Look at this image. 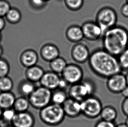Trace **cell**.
<instances>
[{
	"label": "cell",
	"mask_w": 128,
	"mask_h": 127,
	"mask_svg": "<svg viewBox=\"0 0 128 127\" xmlns=\"http://www.w3.org/2000/svg\"><path fill=\"white\" fill-rule=\"evenodd\" d=\"M96 86L93 81L85 79L76 84L70 85L68 91L69 98L78 101H83L89 96L94 95Z\"/></svg>",
	"instance_id": "obj_4"
},
{
	"label": "cell",
	"mask_w": 128,
	"mask_h": 127,
	"mask_svg": "<svg viewBox=\"0 0 128 127\" xmlns=\"http://www.w3.org/2000/svg\"><path fill=\"white\" fill-rule=\"evenodd\" d=\"M16 98L13 94L9 92H3L0 94V108L6 109L14 107Z\"/></svg>",
	"instance_id": "obj_19"
},
{
	"label": "cell",
	"mask_w": 128,
	"mask_h": 127,
	"mask_svg": "<svg viewBox=\"0 0 128 127\" xmlns=\"http://www.w3.org/2000/svg\"><path fill=\"white\" fill-rule=\"evenodd\" d=\"M29 3L32 8L35 10H40L46 7L48 2L44 0H29Z\"/></svg>",
	"instance_id": "obj_29"
},
{
	"label": "cell",
	"mask_w": 128,
	"mask_h": 127,
	"mask_svg": "<svg viewBox=\"0 0 128 127\" xmlns=\"http://www.w3.org/2000/svg\"><path fill=\"white\" fill-rule=\"evenodd\" d=\"M68 64L65 59L59 56L50 62V67L52 71L61 74Z\"/></svg>",
	"instance_id": "obj_21"
},
{
	"label": "cell",
	"mask_w": 128,
	"mask_h": 127,
	"mask_svg": "<svg viewBox=\"0 0 128 127\" xmlns=\"http://www.w3.org/2000/svg\"><path fill=\"white\" fill-rule=\"evenodd\" d=\"M126 2L128 3V0H126Z\"/></svg>",
	"instance_id": "obj_46"
},
{
	"label": "cell",
	"mask_w": 128,
	"mask_h": 127,
	"mask_svg": "<svg viewBox=\"0 0 128 127\" xmlns=\"http://www.w3.org/2000/svg\"><path fill=\"white\" fill-rule=\"evenodd\" d=\"M13 87V82L10 78L6 76L0 78V90L2 92H9Z\"/></svg>",
	"instance_id": "obj_27"
},
{
	"label": "cell",
	"mask_w": 128,
	"mask_h": 127,
	"mask_svg": "<svg viewBox=\"0 0 128 127\" xmlns=\"http://www.w3.org/2000/svg\"><path fill=\"white\" fill-rule=\"evenodd\" d=\"M68 98L69 96L65 90L58 88L52 91L51 103L62 105Z\"/></svg>",
	"instance_id": "obj_22"
},
{
	"label": "cell",
	"mask_w": 128,
	"mask_h": 127,
	"mask_svg": "<svg viewBox=\"0 0 128 127\" xmlns=\"http://www.w3.org/2000/svg\"><path fill=\"white\" fill-rule=\"evenodd\" d=\"M88 62L94 73L104 79L122 72L118 57L103 48H98L92 52Z\"/></svg>",
	"instance_id": "obj_1"
},
{
	"label": "cell",
	"mask_w": 128,
	"mask_h": 127,
	"mask_svg": "<svg viewBox=\"0 0 128 127\" xmlns=\"http://www.w3.org/2000/svg\"><path fill=\"white\" fill-rule=\"evenodd\" d=\"M35 117L28 111L17 112L13 120V126L16 127H34L35 126Z\"/></svg>",
	"instance_id": "obj_12"
},
{
	"label": "cell",
	"mask_w": 128,
	"mask_h": 127,
	"mask_svg": "<svg viewBox=\"0 0 128 127\" xmlns=\"http://www.w3.org/2000/svg\"><path fill=\"white\" fill-rule=\"evenodd\" d=\"M121 94L122 95V96L125 98H128V86H127L125 88V89L123 90L122 91V92Z\"/></svg>",
	"instance_id": "obj_37"
},
{
	"label": "cell",
	"mask_w": 128,
	"mask_h": 127,
	"mask_svg": "<svg viewBox=\"0 0 128 127\" xmlns=\"http://www.w3.org/2000/svg\"><path fill=\"white\" fill-rule=\"evenodd\" d=\"M14 127V126H13V125H12V126H8V127Z\"/></svg>",
	"instance_id": "obj_45"
},
{
	"label": "cell",
	"mask_w": 128,
	"mask_h": 127,
	"mask_svg": "<svg viewBox=\"0 0 128 127\" xmlns=\"http://www.w3.org/2000/svg\"><path fill=\"white\" fill-rule=\"evenodd\" d=\"M118 58L122 72L128 71V47Z\"/></svg>",
	"instance_id": "obj_28"
},
{
	"label": "cell",
	"mask_w": 128,
	"mask_h": 127,
	"mask_svg": "<svg viewBox=\"0 0 128 127\" xmlns=\"http://www.w3.org/2000/svg\"><path fill=\"white\" fill-rule=\"evenodd\" d=\"M5 23L4 20L2 17H0V31L3 29L4 27L5 26Z\"/></svg>",
	"instance_id": "obj_38"
},
{
	"label": "cell",
	"mask_w": 128,
	"mask_h": 127,
	"mask_svg": "<svg viewBox=\"0 0 128 127\" xmlns=\"http://www.w3.org/2000/svg\"><path fill=\"white\" fill-rule=\"evenodd\" d=\"M38 61V54L35 50L32 49L24 50L20 56L21 64L26 68L37 65Z\"/></svg>",
	"instance_id": "obj_16"
},
{
	"label": "cell",
	"mask_w": 128,
	"mask_h": 127,
	"mask_svg": "<svg viewBox=\"0 0 128 127\" xmlns=\"http://www.w3.org/2000/svg\"><path fill=\"white\" fill-rule=\"evenodd\" d=\"M16 113L17 112L14 108L6 109H4L3 112L2 117L6 121L12 122Z\"/></svg>",
	"instance_id": "obj_30"
},
{
	"label": "cell",
	"mask_w": 128,
	"mask_h": 127,
	"mask_svg": "<svg viewBox=\"0 0 128 127\" xmlns=\"http://www.w3.org/2000/svg\"><path fill=\"white\" fill-rule=\"evenodd\" d=\"M120 11L122 15L124 17L128 18V3L126 2V3H124L122 5Z\"/></svg>",
	"instance_id": "obj_35"
},
{
	"label": "cell",
	"mask_w": 128,
	"mask_h": 127,
	"mask_svg": "<svg viewBox=\"0 0 128 127\" xmlns=\"http://www.w3.org/2000/svg\"><path fill=\"white\" fill-rule=\"evenodd\" d=\"M103 49L118 57L128 47V30L116 25L104 32L102 36Z\"/></svg>",
	"instance_id": "obj_2"
},
{
	"label": "cell",
	"mask_w": 128,
	"mask_h": 127,
	"mask_svg": "<svg viewBox=\"0 0 128 127\" xmlns=\"http://www.w3.org/2000/svg\"><path fill=\"white\" fill-rule=\"evenodd\" d=\"M2 53V48L0 47V55H1V54Z\"/></svg>",
	"instance_id": "obj_43"
},
{
	"label": "cell",
	"mask_w": 128,
	"mask_h": 127,
	"mask_svg": "<svg viewBox=\"0 0 128 127\" xmlns=\"http://www.w3.org/2000/svg\"><path fill=\"white\" fill-rule=\"evenodd\" d=\"M106 86L111 93L121 94L127 86L125 74L120 72L112 76L107 79Z\"/></svg>",
	"instance_id": "obj_9"
},
{
	"label": "cell",
	"mask_w": 128,
	"mask_h": 127,
	"mask_svg": "<svg viewBox=\"0 0 128 127\" xmlns=\"http://www.w3.org/2000/svg\"><path fill=\"white\" fill-rule=\"evenodd\" d=\"M52 91L43 86L37 87L28 97L31 106L41 110L52 102Z\"/></svg>",
	"instance_id": "obj_6"
},
{
	"label": "cell",
	"mask_w": 128,
	"mask_h": 127,
	"mask_svg": "<svg viewBox=\"0 0 128 127\" xmlns=\"http://www.w3.org/2000/svg\"><path fill=\"white\" fill-rule=\"evenodd\" d=\"M82 114L88 119H95L100 116L103 108L99 98L94 96H89L81 101Z\"/></svg>",
	"instance_id": "obj_7"
},
{
	"label": "cell",
	"mask_w": 128,
	"mask_h": 127,
	"mask_svg": "<svg viewBox=\"0 0 128 127\" xmlns=\"http://www.w3.org/2000/svg\"><path fill=\"white\" fill-rule=\"evenodd\" d=\"M69 85H70L69 84L65 79L61 77L60 80V81L58 87L59 89L65 90Z\"/></svg>",
	"instance_id": "obj_36"
},
{
	"label": "cell",
	"mask_w": 128,
	"mask_h": 127,
	"mask_svg": "<svg viewBox=\"0 0 128 127\" xmlns=\"http://www.w3.org/2000/svg\"><path fill=\"white\" fill-rule=\"evenodd\" d=\"M118 114L117 111L114 107L107 105L103 107L100 116L102 120L115 122L118 117Z\"/></svg>",
	"instance_id": "obj_20"
},
{
	"label": "cell",
	"mask_w": 128,
	"mask_h": 127,
	"mask_svg": "<svg viewBox=\"0 0 128 127\" xmlns=\"http://www.w3.org/2000/svg\"><path fill=\"white\" fill-rule=\"evenodd\" d=\"M7 19L10 23L17 24L22 19V15L21 12L16 8H10L6 15Z\"/></svg>",
	"instance_id": "obj_26"
},
{
	"label": "cell",
	"mask_w": 128,
	"mask_h": 127,
	"mask_svg": "<svg viewBox=\"0 0 128 127\" xmlns=\"http://www.w3.org/2000/svg\"><path fill=\"white\" fill-rule=\"evenodd\" d=\"M10 67L5 61L0 60V78L6 77L8 74Z\"/></svg>",
	"instance_id": "obj_31"
},
{
	"label": "cell",
	"mask_w": 128,
	"mask_h": 127,
	"mask_svg": "<svg viewBox=\"0 0 128 127\" xmlns=\"http://www.w3.org/2000/svg\"><path fill=\"white\" fill-rule=\"evenodd\" d=\"M40 54L44 60L50 62L60 56V51L56 45L52 43H47L41 48Z\"/></svg>",
	"instance_id": "obj_15"
},
{
	"label": "cell",
	"mask_w": 128,
	"mask_h": 127,
	"mask_svg": "<svg viewBox=\"0 0 128 127\" xmlns=\"http://www.w3.org/2000/svg\"><path fill=\"white\" fill-rule=\"evenodd\" d=\"M66 38L72 43L80 42L84 38L82 26L72 25L69 26L66 31Z\"/></svg>",
	"instance_id": "obj_17"
},
{
	"label": "cell",
	"mask_w": 128,
	"mask_h": 127,
	"mask_svg": "<svg viewBox=\"0 0 128 127\" xmlns=\"http://www.w3.org/2000/svg\"><path fill=\"white\" fill-rule=\"evenodd\" d=\"M36 88L35 83L26 79L21 83L19 86V91L22 96L28 98Z\"/></svg>",
	"instance_id": "obj_23"
},
{
	"label": "cell",
	"mask_w": 128,
	"mask_h": 127,
	"mask_svg": "<svg viewBox=\"0 0 128 127\" xmlns=\"http://www.w3.org/2000/svg\"><path fill=\"white\" fill-rule=\"evenodd\" d=\"M31 106L30 101L27 97L22 96L16 99L14 108L17 112H27Z\"/></svg>",
	"instance_id": "obj_24"
},
{
	"label": "cell",
	"mask_w": 128,
	"mask_h": 127,
	"mask_svg": "<svg viewBox=\"0 0 128 127\" xmlns=\"http://www.w3.org/2000/svg\"><path fill=\"white\" fill-rule=\"evenodd\" d=\"M116 127H128L126 123H122L118 125H116Z\"/></svg>",
	"instance_id": "obj_39"
},
{
	"label": "cell",
	"mask_w": 128,
	"mask_h": 127,
	"mask_svg": "<svg viewBox=\"0 0 128 127\" xmlns=\"http://www.w3.org/2000/svg\"><path fill=\"white\" fill-rule=\"evenodd\" d=\"M90 54L87 45L80 42L76 43L71 49V57L75 62L78 63H84L88 61Z\"/></svg>",
	"instance_id": "obj_11"
},
{
	"label": "cell",
	"mask_w": 128,
	"mask_h": 127,
	"mask_svg": "<svg viewBox=\"0 0 128 127\" xmlns=\"http://www.w3.org/2000/svg\"><path fill=\"white\" fill-rule=\"evenodd\" d=\"M61 77L65 79L70 85L76 84L82 82L84 77L83 69L75 64H68L61 74Z\"/></svg>",
	"instance_id": "obj_8"
},
{
	"label": "cell",
	"mask_w": 128,
	"mask_h": 127,
	"mask_svg": "<svg viewBox=\"0 0 128 127\" xmlns=\"http://www.w3.org/2000/svg\"><path fill=\"white\" fill-rule=\"evenodd\" d=\"M125 123L127 124V125L128 126V117H127V118L126 119V122Z\"/></svg>",
	"instance_id": "obj_42"
},
{
	"label": "cell",
	"mask_w": 128,
	"mask_h": 127,
	"mask_svg": "<svg viewBox=\"0 0 128 127\" xmlns=\"http://www.w3.org/2000/svg\"><path fill=\"white\" fill-rule=\"evenodd\" d=\"M39 115L42 122L50 126L60 125L66 116L62 105L52 103L40 110Z\"/></svg>",
	"instance_id": "obj_3"
},
{
	"label": "cell",
	"mask_w": 128,
	"mask_h": 127,
	"mask_svg": "<svg viewBox=\"0 0 128 127\" xmlns=\"http://www.w3.org/2000/svg\"><path fill=\"white\" fill-rule=\"evenodd\" d=\"M125 76H126V78L127 85L128 86V71L126 72V74H125Z\"/></svg>",
	"instance_id": "obj_40"
},
{
	"label": "cell",
	"mask_w": 128,
	"mask_h": 127,
	"mask_svg": "<svg viewBox=\"0 0 128 127\" xmlns=\"http://www.w3.org/2000/svg\"><path fill=\"white\" fill-rule=\"evenodd\" d=\"M3 111L2 110V108H0V118L2 117V115H3Z\"/></svg>",
	"instance_id": "obj_41"
},
{
	"label": "cell",
	"mask_w": 128,
	"mask_h": 127,
	"mask_svg": "<svg viewBox=\"0 0 128 127\" xmlns=\"http://www.w3.org/2000/svg\"><path fill=\"white\" fill-rule=\"evenodd\" d=\"M10 8V5L8 2L0 1V17L6 16Z\"/></svg>",
	"instance_id": "obj_32"
},
{
	"label": "cell",
	"mask_w": 128,
	"mask_h": 127,
	"mask_svg": "<svg viewBox=\"0 0 128 127\" xmlns=\"http://www.w3.org/2000/svg\"><path fill=\"white\" fill-rule=\"evenodd\" d=\"M103 32L116 26L118 21V14L116 10L110 7H104L97 13L96 21Z\"/></svg>",
	"instance_id": "obj_5"
},
{
	"label": "cell",
	"mask_w": 128,
	"mask_h": 127,
	"mask_svg": "<svg viewBox=\"0 0 128 127\" xmlns=\"http://www.w3.org/2000/svg\"><path fill=\"white\" fill-rule=\"evenodd\" d=\"M61 77L59 74L48 71L45 72L40 83L41 86L53 91L58 88Z\"/></svg>",
	"instance_id": "obj_14"
},
{
	"label": "cell",
	"mask_w": 128,
	"mask_h": 127,
	"mask_svg": "<svg viewBox=\"0 0 128 127\" xmlns=\"http://www.w3.org/2000/svg\"><path fill=\"white\" fill-rule=\"evenodd\" d=\"M45 0V1L47 2H48L49 1H50L51 0Z\"/></svg>",
	"instance_id": "obj_44"
},
{
	"label": "cell",
	"mask_w": 128,
	"mask_h": 127,
	"mask_svg": "<svg viewBox=\"0 0 128 127\" xmlns=\"http://www.w3.org/2000/svg\"><path fill=\"white\" fill-rule=\"evenodd\" d=\"M64 1L66 7L69 10L77 11L83 7L84 0H64Z\"/></svg>",
	"instance_id": "obj_25"
},
{
	"label": "cell",
	"mask_w": 128,
	"mask_h": 127,
	"mask_svg": "<svg viewBox=\"0 0 128 127\" xmlns=\"http://www.w3.org/2000/svg\"><path fill=\"white\" fill-rule=\"evenodd\" d=\"M66 116L70 118H75L82 115L81 102L70 98L62 105Z\"/></svg>",
	"instance_id": "obj_13"
},
{
	"label": "cell",
	"mask_w": 128,
	"mask_h": 127,
	"mask_svg": "<svg viewBox=\"0 0 128 127\" xmlns=\"http://www.w3.org/2000/svg\"><path fill=\"white\" fill-rule=\"evenodd\" d=\"M115 122H112L101 119L95 124L94 127H116Z\"/></svg>",
	"instance_id": "obj_33"
},
{
	"label": "cell",
	"mask_w": 128,
	"mask_h": 127,
	"mask_svg": "<svg viewBox=\"0 0 128 127\" xmlns=\"http://www.w3.org/2000/svg\"><path fill=\"white\" fill-rule=\"evenodd\" d=\"M45 72L43 68L36 65L27 68L26 71V79L32 82H40Z\"/></svg>",
	"instance_id": "obj_18"
},
{
	"label": "cell",
	"mask_w": 128,
	"mask_h": 127,
	"mask_svg": "<svg viewBox=\"0 0 128 127\" xmlns=\"http://www.w3.org/2000/svg\"><path fill=\"white\" fill-rule=\"evenodd\" d=\"M84 38L90 41H96L102 38L104 32L96 21H89L82 24Z\"/></svg>",
	"instance_id": "obj_10"
},
{
	"label": "cell",
	"mask_w": 128,
	"mask_h": 127,
	"mask_svg": "<svg viewBox=\"0 0 128 127\" xmlns=\"http://www.w3.org/2000/svg\"><path fill=\"white\" fill-rule=\"evenodd\" d=\"M121 109L123 113L128 117V98H125L122 103Z\"/></svg>",
	"instance_id": "obj_34"
}]
</instances>
